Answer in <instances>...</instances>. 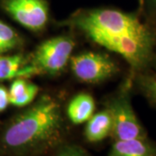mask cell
Returning <instances> with one entry per match:
<instances>
[{
	"instance_id": "6da1fadb",
	"label": "cell",
	"mask_w": 156,
	"mask_h": 156,
	"mask_svg": "<svg viewBox=\"0 0 156 156\" xmlns=\"http://www.w3.org/2000/svg\"><path fill=\"white\" fill-rule=\"evenodd\" d=\"M71 23L92 42L122 56L134 69L144 68L150 62L154 36L134 15L95 9L80 12Z\"/></svg>"
},
{
	"instance_id": "7a4b0ae2",
	"label": "cell",
	"mask_w": 156,
	"mask_h": 156,
	"mask_svg": "<svg viewBox=\"0 0 156 156\" xmlns=\"http://www.w3.org/2000/svg\"><path fill=\"white\" fill-rule=\"evenodd\" d=\"M62 127L60 104L50 96H43L10 123L2 142L7 149L14 152H38L56 143Z\"/></svg>"
},
{
	"instance_id": "3957f363",
	"label": "cell",
	"mask_w": 156,
	"mask_h": 156,
	"mask_svg": "<svg viewBox=\"0 0 156 156\" xmlns=\"http://www.w3.org/2000/svg\"><path fill=\"white\" fill-rule=\"evenodd\" d=\"M74 46V41L66 36L46 40L35 50L30 62L38 69L39 73L57 74L70 60Z\"/></svg>"
},
{
	"instance_id": "277c9868",
	"label": "cell",
	"mask_w": 156,
	"mask_h": 156,
	"mask_svg": "<svg viewBox=\"0 0 156 156\" xmlns=\"http://www.w3.org/2000/svg\"><path fill=\"white\" fill-rule=\"evenodd\" d=\"M71 69L81 81L97 83L113 76L118 70L116 63L107 55L85 52L70 58Z\"/></svg>"
},
{
	"instance_id": "5b68a950",
	"label": "cell",
	"mask_w": 156,
	"mask_h": 156,
	"mask_svg": "<svg viewBox=\"0 0 156 156\" xmlns=\"http://www.w3.org/2000/svg\"><path fill=\"white\" fill-rule=\"evenodd\" d=\"M1 5L16 22L32 31L42 30L49 19L45 0H2Z\"/></svg>"
},
{
	"instance_id": "8992f818",
	"label": "cell",
	"mask_w": 156,
	"mask_h": 156,
	"mask_svg": "<svg viewBox=\"0 0 156 156\" xmlns=\"http://www.w3.org/2000/svg\"><path fill=\"white\" fill-rule=\"evenodd\" d=\"M108 108L112 115L111 135L115 140L147 138L145 130L128 99L119 97L113 101Z\"/></svg>"
},
{
	"instance_id": "52a82bcc",
	"label": "cell",
	"mask_w": 156,
	"mask_h": 156,
	"mask_svg": "<svg viewBox=\"0 0 156 156\" xmlns=\"http://www.w3.org/2000/svg\"><path fill=\"white\" fill-rule=\"evenodd\" d=\"M40 74L38 69L21 54L0 56V81L27 78Z\"/></svg>"
},
{
	"instance_id": "ba28073f",
	"label": "cell",
	"mask_w": 156,
	"mask_h": 156,
	"mask_svg": "<svg viewBox=\"0 0 156 156\" xmlns=\"http://www.w3.org/2000/svg\"><path fill=\"white\" fill-rule=\"evenodd\" d=\"M112 115L109 108L93 115L85 127L84 135L88 141L99 142L111 134Z\"/></svg>"
},
{
	"instance_id": "9c48e42d",
	"label": "cell",
	"mask_w": 156,
	"mask_h": 156,
	"mask_svg": "<svg viewBox=\"0 0 156 156\" xmlns=\"http://www.w3.org/2000/svg\"><path fill=\"white\" fill-rule=\"evenodd\" d=\"M108 156H156V147L147 138L115 140Z\"/></svg>"
},
{
	"instance_id": "30bf717a",
	"label": "cell",
	"mask_w": 156,
	"mask_h": 156,
	"mask_svg": "<svg viewBox=\"0 0 156 156\" xmlns=\"http://www.w3.org/2000/svg\"><path fill=\"white\" fill-rule=\"evenodd\" d=\"M95 108V101L91 95L86 93L79 94L68 105V117L74 124L83 123L88 122L93 115Z\"/></svg>"
},
{
	"instance_id": "8fae6325",
	"label": "cell",
	"mask_w": 156,
	"mask_h": 156,
	"mask_svg": "<svg viewBox=\"0 0 156 156\" xmlns=\"http://www.w3.org/2000/svg\"><path fill=\"white\" fill-rule=\"evenodd\" d=\"M38 93V87L24 78H16L9 90L10 103L13 106L24 107L29 105Z\"/></svg>"
},
{
	"instance_id": "7c38bea8",
	"label": "cell",
	"mask_w": 156,
	"mask_h": 156,
	"mask_svg": "<svg viewBox=\"0 0 156 156\" xmlns=\"http://www.w3.org/2000/svg\"><path fill=\"white\" fill-rule=\"evenodd\" d=\"M22 44V38L14 29L0 20V55Z\"/></svg>"
},
{
	"instance_id": "4fadbf2b",
	"label": "cell",
	"mask_w": 156,
	"mask_h": 156,
	"mask_svg": "<svg viewBox=\"0 0 156 156\" xmlns=\"http://www.w3.org/2000/svg\"><path fill=\"white\" fill-rule=\"evenodd\" d=\"M55 156H89V154L81 147L68 145L62 147Z\"/></svg>"
},
{
	"instance_id": "5bb4252c",
	"label": "cell",
	"mask_w": 156,
	"mask_h": 156,
	"mask_svg": "<svg viewBox=\"0 0 156 156\" xmlns=\"http://www.w3.org/2000/svg\"><path fill=\"white\" fill-rule=\"evenodd\" d=\"M145 89L148 96L156 102V76L147 80L145 83Z\"/></svg>"
},
{
	"instance_id": "9a60e30c",
	"label": "cell",
	"mask_w": 156,
	"mask_h": 156,
	"mask_svg": "<svg viewBox=\"0 0 156 156\" xmlns=\"http://www.w3.org/2000/svg\"><path fill=\"white\" fill-rule=\"evenodd\" d=\"M10 104V97H9V91L0 85V112L5 110L6 108Z\"/></svg>"
},
{
	"instance_id": "2e32d148",
	"label": "cell",
	"mask_w": 156,
	"mask_h": 156,
	"mask_svg": "<svg viewBox=\"0 0 156 156\" xmlns=\"http://www.w3.org/2000/svg\"><path fill=\"white\" fill-rule=\"evenodd\" d=\"M154 1H155V2H156V0H154Z\"/></svg>"
}]
</instances>
